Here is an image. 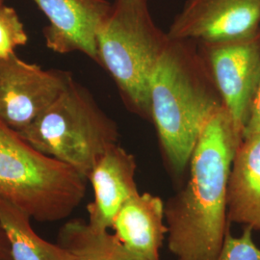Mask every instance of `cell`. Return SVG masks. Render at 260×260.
<instances>
[{"label":"cell","mask_w":260,"mask_h":260,"mask_svg":"<svg viewBox=\"0 0 260 260\" xmlns=\"http://www.w3.org/2000/svg\"><path fill=\"white\" fill-rule=\"evenodd\" d=\"M24 24L17 11L3 4L0 6V58L16 54L17 48L27 44Z\"/></svg>","instance_id":"cell-15"},{"label":"cell","mask_w":260,"mask_h":260,"mask_svg":"<svg viewBox=\"0 0 260 260\" xmlns=\"http://www.w3.org/2000/svg\"><path fill=\"white\" fill-rule=\"evenodd\" d=\"M87 178L33 148L0 121V199L34 220H65L83 201Z\"/></svg>","instance_id":"cell-4"},{"label":"cell","mask_w":260,"mask_h":260,"mask_svg":"<svg viewBox=\"0 0 260 260\" xmlns=\"http://www.w3.org/2000/svg\"><path fill=\"white\" fill-rule=\"evenodd\" d=\"M224 108L244 130L260 85V30L248 37L199 43Z\"/></svg>","instance_id":"cell-6"},{"label":"cell","mask_w":260,"mask_h":260,"mask_svg":"<svg viewBox=\"0 0 260 260\" xmlns=\"http://www.w3.org/2000/svg\"><path fill=\"white\" fill-rule=\"evenodd\" d=\"M197 42L171 40L150 83L151 120L165 160L181 176L205 124L223 106Z\"/></svg>","instance_id":"cell-2"},{"label":"cell","mask_w":260,"mask_h":260,"mask_svg":"<svg viewBox=\"0 0 260 260\" xmlns=\"http://www.w3.org/2000/svg\"><path fill=\"white\" fill-rule=\"evenodd\" d=\"M4 2H5V0H0V6H1V5H3V4H5Z\"/></svg>","instance_id":"cell-19"},{"label":"cell","mask_w":260,"mask_h":260,"mask_svg":"<svg viewBox=\"0 0 260 260\" xmlns=\"http://www.w3.org/2000/svg\"><path fill=\"white\" fill-rule=\"evenodd\" d=\"M260 30V0H186L168 30L171 40L208 43Z\"/></svg>","instance_id":"cell-8"},{"label":"cell","mask_w":260,"mask_h":260,"mask_svg":"<svg viewBox=\"0 0 260 260\" xmlns=\"http://www.w3.org/2000/svg\"><path fill=\"white\" fill-rule=\"evenodd\" d=\"M111 229L124 247L137 256L160 260L168 235L164 201L158 196L138 193L122 205Z\"/></svg>","instance_id":"cell-11"},{"label":"cell","mask_w":260,"mask_h":260,"mask_svg":"<svg viewBox=\"0 0 260 260\" xmlns=\"http://www.w3.org/2000/svg\"><path fill=\"white\" fill-rule=\"evenodd\" d=\"M228 220L260 232V133L245 135L233 160Z\"/></svg>","instance_id":"cell-12"},{"label":"cell","mask_w":260,"mask_h":260,"mask_svg":"<svg viewBox=\"0 0 260 260\" xmlns=\"http://www.w3.org/2000/svg\"><path fill=\"white\" fill-rule=\"evenodd\" d=\"M170 42L155 24L149 0H115L98 34L99 63L130 111L151 120L150 83Z\"/></svg>","instance_id":"cell-3"},{"label":"cell","mask_w":260,"mask_h":260,"mask_svg":"<svg viewBox=\"0 0 260 260\" xmlns=\"http://www.w3.org/2000/svg\"><path fill=\"white\" fill-rule=\"evenodd\" d=\"M31 217L18 206L0 199V224L9 241L13 260H74L61 247L35 233Z\"/></svg>","instance_id":"cell-13"},{"label":"cell","mask_w":260,"mask_h":260,"mask_svg":"<svg viewBox=\"0 0 260 260\" xmlns=\"http://www.w3.org/2000/svg\"><path fill=\"white\" fill-rule=\"evenodd\" d=\"M19 133L40 152L73 168L85 178L103 153L118 145L120 137L117 123L74 78L55 101Z\"/></svg>","instance_id":"cell-5"},{"label":"cell","mask_w":260,"mask_h":260,"mask_svg":"<svg viewBox=\"0 0 260 260\" xmlns=\"http://www.w3.org/2000/svg\"><path fill=\"white\" fill-rule=\"evenodd\" d=\"M73 80L60 70H44L17 54L0 58V121L16 131L30 123Z\"/></svg>","instance_id":"cell-7"},{"label":"cell","mask_w":260,"mask_h":260,"mask_svg":"<svg viewBox=\"0 0 260 260\" xmlns=\"http://www.w3.org/2000/svg\"><path fill=\"white\" fill-rule=\"evenodd\" d=\"M252 233V229L245 226L242 234L234 236L230 228L220 251L212 260H260V248L253 241Z\"/></svg>","instance_id":"cell-16"},{"label":"cell","mask_w":260,"mask_h":260,"mask_svg":"<svg viewBox=\"0 0 260 260\" xmlns=\"http://www.w3.org/2000/svg\"><path fill=\"white\" fill-rule=\"evenodd\" d=\"M252 133H260V85L251 105V112L245 127L244 136Z\"/></svg>","instance_id":"cell-17"},{"label":"cell","mask_w":260,"mask_h":260,"mask_svg":"<svg viewBox=\"0 0 260 260\" xmlns=\"http://www.w3.org/2000/svg\"><path fill=\"white\" fill-rule=\"evenodd\" d=\"M244 130L223 106L205 124L189 161L182 190L165 203L168 250L177 260H212L228 220V189Z\"/></svg>","instance_id":"cell-1"},{"label":"cell","mask_w":260,"mask_h":260,"mask_svg":"<svg viewBox=\"0 0 260 260\" xmlns=\"http://www.w3.org/2000/svg\"><path fill=\"white\" fill-rule=\"evenodd\" d=\"M49 23L43 30L51 51L66 54L78 51L95 63L98 34L111 10L107 0H33Z\"/></svg>","instance_id":"cell-9"},{"label":"cell","mask_w":260,"mask_h":260,"mask_svg":"<svg viewBox=\"0 0 260 260\" xmlns=\"http://www.w3.org/2000/svg\"><path fill=\"white\" fill-rule=\"evenodd\" d=\"M0 260H13L7 236L0 224Z\"/></svg>","instance_id":"cell-18"},{"label":"cell","mask_w":260,"mask_h":260,"mask_svg":"<svg viewBox=\"0 0 260 260\" xmlns=\"http://www.w3.org/2000/svg\"><path fill=\"white\" fill-rule=\"evenodd\" d=\"M136 169L134 155L119 144L96 161L87 178L93 190V202L87 205L88 222L93 228L111 229L122 205L140 193L135 179Z\"/></svg>","instance_id":"cell-10"},{"label":"cell","mask_w":260,"mask_h":260,"mask_svg":"<svg viewBox=\"0 0 260 260\" xmlns=\"http://www.w3.org/2000/svg\"><path fill=\"white\" fill-rule=\"evenodd\" d=\"M57 243L74 260H144L126 249L114 233L98 230L82 219L64 223L59 230Z\"/></svg>","instance_id":"cell-14"}]
</instances>
